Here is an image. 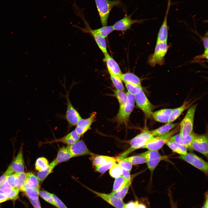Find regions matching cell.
I'll use <instances>...</instances> for the list:
<instances>
[{
  "label": "cell",
  "instance_id": "obj_1",
  "mask_svg": "<svg viewBox=\"0 0 208 208\" xmlns=\"http://www.w3.org/2000/svg\"><path fill=\"white\" fill-rule=\"evenodd\" d=\"M64 81V83L61 84L65 90L66 94L65 95L62 94L61 95L66 99L67 108L66 114L63 116L64 117L63 118L66 120L68 124V127L70 129L72 127L76 126L77 122L82 118L79 112L73 105L69 98L70 90L76 83L73 82L71 85L69 90L67 91L66 87L65 80Z\"/></svg>",
  "mask_w": 208,
  "mask_h": 208
},
{
  "label": "cell",
  "instance_id": "obj_2",
  "mask_svg": "<svg viewBox=\"0 0 208 208\" xmlns=\"http://www.w3.org/2000/svg\"><path fill=\"white\" fill-rule=\"evenodd\" d=\"M102 26H107L109 16L115 6L123 5L121 0H94Z\"/></svg>",
  "mask_w": 208,
  "mask_h": 208
},
{
  "label": "cell",
  "instance_id": "obj_3",
  "mask_svg": "<svg viewBox=\"0 0 208 208\" xmlns=\"http://www.w3.org/2000/svg\"><path fill=\"white\" fill-rule=\"evenodd\" d=\"M154 137L150 132L147 131L143 132L138 135L130 141V148L117 158V160L122 159L135 150L143 148L146 142Z\"/></svg>",
  "mask_w": 208,
  "mask_h": 208
},
{
  "label": "cell",
  "instance_id": "obj_4",
  "mask_svg": "<svg viewBox=\"0 0 208 208\" xmlns=\"http://www.w3.org/2000/svg\"><path fill=\"white\" fill-rule=\"evenodd\" d=\"M169 47L167 42L156 43L154 52L148 58V64L153 67L157 64L164 65L165 62V57Z\"/></svg>",
  "mask_w": 208,
  "mask_h": 208
},
{
  "label": "cell",
  "instance_id": "obj_5",
  "mask_svg": "<svg viewBox=\"0 0 208 208\" xmlns=\"http://www.w3.org/2000/svg\"><path fill=\"white\" fill-rule=\"evenodd\" d=\"M179 130V126L175 127L169 132L161 135L154 137L148 141L143 148L150 150L158 151L160 149L172 136Z\"/></svg>",
  "mask_w": 208,
  "mask_h": 208
},
{
  "label": "cell",
  "instance_id": "obj_6",
  "mask_svg": "<svg viewBox=\"0 0 208 208\" xmlns=\"http://www.w3.org/2000/svg\"><path fill=\"white\" fill-rule=\"evenodd\" d=\"M197 105H195L189 109L180 123L179 134L183 137H186L193 132L194 114Z\"/></svg>",
  "mask_w": 208,
  "mask_h": 208
},
{
  "label": "cell",
  "instance_id": "obj_7",
  "mask_svg": "<svg viewBox=\"0 0 208 208\" xmlns=\"http://www.w3.org/2000/svg\"><path fill=\"white\" fill-rule=\"evenodd\" d=\"M127 93V99L126 103L122 108L119 109L116 117V120L120 123H125L127 121L134 107L135 96L128 92Z\"/></svg>",
  "mask_w": 208,
  "mask_h": 208
},
{
  "label": "cell",
  "instance_id": "obj_8",
  "mask_svg": "<svg viewBox=\"0 0 208 208\" xmlns=\"http://www.w3.org/2000/svg\"><path fill=\"white\" fill-rule=\"evenodd\" d=\"M207 175L208 171V163L193 153L190 152L184 155L178 157Z\"/></svg>",
  "mask_w": 208,
  "mask_h": 208
},
{
  "label": "cell",
  "instance_id": "obj_9",
  "mask_svg": "<svg viewBox=\"0 0 208 208\" xmlns=\"http://www.w3.org/2000/svg\"><path fill=\"white\" fill-rule=\"evenodd\" d=\"M135 96L137 106L142 110L146 116L148 117H151L153 106L148 99L142 89Z\"/></svg>",
  "mask_w": 208,
  "mask_h": 208
},
{
  "label": "cell",
  "instance_id": "obj_10",
  "mask_svg": "<svg viewBox=\"0 0 208 208\" xmlns=\"http://www.w3.org/2000/svg\"><path fill=\"white\" fill-rule=\"evenodd\" d=\"M191 149L197 151L207 157V136L205 134H196L192 142Z\"/></svg>",
  "mask_w": 208,
  "mask_h": 208
},
{
  "label": "cell",
  "instance_id": "obj_11",
  "mask_svg": "<svg viewBox=\"0 0 208 208\" xmlns=\"http://www.w3.org/2000/svg\"><path fill=\"white\" fill-rule=\"evenodd\" d=\"M66 147L74 157L95 155L89 149L83 141L81 140H79L72 144L67 145Z\"/></svg>",
  "mask_w": 208,
  "mask_h": 208
},
{
  "label": "cell",
  "instance_id": "obj_12",
  "mask_svg": "<svg viewBox=\"0 0 208 208\" xmlns=\"http://www.w3.org/2000/svg\"><path fill=\"white\" fill-rule=\"evenodd\" d=\"M133 12L129 15L125 14L124 17L116 22L113 25L114 30L124 31L129 29L135 23H142L145 19H132L131 17Z\"/></svg>",
  "mask_w": 208,
  "mask_h": 208
},
{
  "label": "cell",
  "instance_id": "obj_13",
  "mask_svg": "<svg viewBox=\"0 0 208 208\" xmlns=\"http://www.w3.org/2000/svg\"><path fill=\"white\" fill-rule=\"evenodd\" d=\"M96 112H93L88 118H82L77 122L75 130L80 136L90 129L92 124L96 120Z\"/></svg>",
  "mask_w": 208,
  "mask_h": 208
},
{
  "label": "cell",
  "instance_id": "obj_14",
  "mask_svg": "<svg viewBox=\"0 0 208 208\" xmlns=\"http://www.w3.org/2000/svg\"><path fill=\"white\" fill-rule=\"evenodd\" d=\"M85 24V27L84 28L77 27L83 32L90 34L94 38L98 47L104 53L107 52V44L105 38L95 33L93 29L90 28L86 21L83 17H82Z\"/></svg>",
  "mask_w": 208,
  "mask_h": 208
},
{
  "label": "cell",
  "instance_id": "obj_15",
  "mask_svg": "<svg viewBox=\"0 0 208 208\" xmlns=\"http://www.w3.org/2000/svg\"><path fill=\"white\" fill-rule=\"evenodd\" d=\"M171 0H168L167 9L162 23L159 29L156 43L167 42L168 38V27L167 19L168 13L171 5Z\"/></svg>",
  "mask_w": 208,
  "mask_h": 208
},
{
  "label": "cell",
  "instance_id": "obj_16",
  "mask_svg": "<svg viewBox=\"0 0 208 208\" xmlns=\"http://www.w3.org/2000/svg\"><path fill=\"white\" fill-rule=\"evenodd\" d=\"M85 187L93 193L115 208H122L124 204L125 203L122 200L117 198L109 194L98 192L86 186Z\"/></svg>",
  "mask_w": 208,
  "mask_h": 208
},
{
  "label": "cell",
  "instance_id": "obj_17",
  "mask_svg": "<svg viewBox=\"0 0 208 208\" xmlns=\"http://www.w3.org/2000/svg\"><path fill=\"white\" fill-rule=\"evenodd\" d=\"M104 54V58L103 60L106 63L109 73L120 78L122 73L118 64L107 52Z\"/></svg>",
  "mask_w": 208,
  "mask_h": 208
},
{
  "label": "cell",
  "instance_id": "obj_18",
  "mask_svg": "<svg viewBox=\"0 0 208 208\" xmlns=\"http://www.w3.org/2000/svg\"><path fill=\"white\" fill-rule=\"evenodd\" d=\"M196 134L193 131L186 137H182L179 133L172 136L168 141L172 142L181 144L191 150V145L192 142Z\"/></svg>",
  "mask_w": 208,
  "mask_h": 208
},
{
  "label": "cell",
  "instance_id": "obj_19",
  "mask_svg": "<svg viewBox=\"0 0 208 208\" xmlns=\"http://www.w3.org/2000/svg\"><path fill=\"white\" fill-rule=\"evenodd\" d=\"M173 109H164L152 112L151 116L156 121L161 123H168Z\"/></svg>",
  "mask_w": 208,
  "mask_h": 208
},
{
  "label": "cell",
  "instance_id": "obj_20",
  "mask_svg": "<svg viewBox=\"0 0 208 208\" xmlns=\"http://www.w3.org/2000/svg\"><path fill=\"white\" fill-rule=\"evenodd\" d=\"M10 165L14 172H23L24 167L22 146L16 157Z\"/></svg>",
  "mask_w": 208,
  "mask_h": 208
},
{
  "label": "cell",
  "instance_id": "obj_21",
  "mask_svg": "<svg viewBox=\"0 0 208 208\" xmlns=\"http://www.w3.org/2000/svg\"><path fill=\"white\" fill-rule=\"evenodd\" d=\"M178 123H167L166 124L151 131L150 133L154 137H156L165 134L171 131L178 126Z\"/></svg>",
  "mask_w": 208,
  "mask_h": 208
},
{
  "label": "cell",
  "instance_id": "obj_22",
  "mask_svg": "<svg viewBox=\"0 0 208 208\" xmlns=\"http://www.w3.org/2000/svg\"><path fill=\"white\" fill-rule=\"evenodd\" d=\"M74 157L69 150L66 147L62 146L59 149L55 160L58 164L66 161Z\"/></svg>",
  "mask_w": 208,
  "mask_h": 208
},
{
  "label": "cell",
  "instance_id": "obj_23",
  "mask_svg": "<svg viewBox=\"0 0 208 208\" xmlns=\"http://www.w3.org/2000/svg\"><path fill=\"white\" fill-rule=\"evenodd\" d=\"M91 159L93 165L95 166L110 162H116V159L111 157L94 155Z\"/></svg>",
  "mask_w": 208,
  "mask_h": 208
},
{
  "label": "cell",
  "instance_id": "obj_24",
  "mask_svg": "<svg viewBox=\"0 0 208 208\" xmlns=\"http://www.w3.org/2000/svg\"><path fill=\"white\" fill-rule=\"evenodd\" d=\"M27 174L26 182L21 191L23 192L25 188L28 187L40 189V183L37 177L31 172H28Z\"/></svg>",
  "mask_w": 208,
  "mask_h": 208
},
{
  "label": "cell",
  "instance_id": "obj_25",
  "mask_svg": "<svg viewBox=\"0 0 208 208\" xmlns=\"http://www.w3.org/2000/svg\"><path fill=\"white\" fill-rule=\"evenodd\" d=\"M191 104L189 102L185 101L181 106L173 109L171 116L168 123H172Z\"/></svg>",
  "mask_w": 208,
  "mask_h": 208
},
{
  "label": "cell",
  "instance_id": "obj_26",
  "mask_svg": "<svg viewBox=\"0 0 208 208\" xmlns=\"http://www.w3.org/2000/svg\"><path fill=\"white\" fill-rule=\"evenodd\" d=\"M120 79L125 83L127 82L132 83L140 86H141L140 78L134 73L127 72L122 74Z\"/></svg>",
  "mask_w": 208,
  "mask_h": 208
},
{
  "label": "cell",
  "instance_id": "obj_27",
  "mask_svg": "<svg viewBox=\"0 0 208 208\" xmlns=\"http://www.w3.org/2000/svg\"><path fill=\"white\" fill-rule=\"evenodd\" d=\"M58 164L55 160H54L50 164L48 167L45 170L37 173V177L40 183H42L46 177L50 174L54 168Z\"/></svg>",
  "mask_w": 208,
  "mask_h": 208
},
{
  "label": "cell",
  "instance_id": "obj_28",
  "mask_svg": "<svg viewBox=\"0 0 208 208\" xmlns=\"http://www.w3.org/2000/svg\"><path fill=\"white\" fill-rule=\"evenodd\" d=\"M166 144L172 151L180 155H185L187 153L186 148L179 144L168 141Z\"/></svg>",
  "mask_w": 208,
  "mask_h": 208
},
{
  "label": "cell",
  "instance_id": "obj_29",
  "mask_svg": "<svg viewBox=\"0 0 208 208\" xmlns=\"http://www.w3.org/2000/svg\"><path fill=\"white\" fill-rule=\"evenodd\" d=\"M15 186L16 188L21 191L26 182L27 174L25 172H16Z\"/></svg>",
  "mask_w": 208,
  "mask_h": 208
},
{
  "label": "cell",
  "instance_id": "obj_30",
  "mask_svg": "<svg viewBox=\"0 0 208 208\" xmlns=\"http://www.w3.org/2000/svg\"><path fill=\"white\" fill-rule=\"evenodd\" d=\"M114 95L117 99L120 105L119 109L122 108L125 105L127 99V93L124 91L118 90H114Z\"/></svg>",
  "mask_w": 208,
  "mask_h": 208
},
{
  "label": "cell",
  "instance_id": "obj_31",
  "mask_svg": "<svg viewBox=\"0 0 208 208\" xmlns=\"http://www.w3.org/2000/svg\"><path fill=\"white\" fill-rule=\"evenodd\" d=\"M131 181L128 182L120 190L116 192H112L109 194L117 198L122 200L128 192L131 183Z\"/></svg>",
  "mask_w": 208,
  "mask_h": 208
},
{
  "label": "cell",
  "instance_id": "obj_32",
  "mask_svg": "<svg viewBox=\"0 0 208 208\" xmlns=\"http://www.w3.org/2000/svg\"><path fill=\"white\" fill-rule=\"evenodd\" d=\"M93 30L95 33L105 38L114 29L113 26L107 25Z\"/></svg>",
  "mask_w": 208,
  "mask_h": 208
},
{
  "label": "cell",
  "instance_id": "obj_33",
  "mask_svg": "<svg viewBox=\"0 0 208 208\" xmlns=\"http://www.w3.org/2000/svg\"><path fill=\"white\" fill-rule=\"evenodd\" d=\"M122 160L128 161L132 164H141L146 163L147 162L146 159L140 155L128 157H125Z\"/></svg>",
  "mask_w": 208,
  "mask_h": 208
},
{
  "label": "cell",
  "instance_id": "obj_34",
  "mask_svg": "<svg viewBox=\"0 0 208 208\" xmlns=\"http://www.w3.org/2000/svg\"><path fill=\"white\" fill-rule=\"evenodd\" d=\"M49 165L47 159L43 157H39L36 160L35 164V169L38 171L43 170L47 168Z\"/></svg>",
  "mask_w": 208,
  "mask_h": 208
},
{
  "label": "cell",
  "instance_id": "obj_35",
  "mask_svg": "<svg viewBox=\"0 0 208 208\" xmlns=\"http://www.w3.org/2000/svg\"><path fill=\"white\" fill-rule=\"evenodd\" d=\"M39 190L40 189L28 187L25 188L23 192L25 193L28 198L35 200L39 199Z\"/></svg>",
  "mask_w": 208,
  "mask_h": 208
},
{
  "label": "cell",
  "instance_id": "obj_36",
  "mask_svg": "<svg viewBox=\"0 0 208 208\" xmlns=\"http://www.w3.org/2000/svg\"><path fill=\"white\" fill-rule=\"evenodd\" d=\"M128 182H127L122 176H121L116 178L114 182L112 192H116L120 190Z\"/></svg>",
  "mask_w": 208,
  "mask_h": 208
},
{
  "label": "cell",
  "instance_id": "obj_37",
  "mask_svg": "<svg viewBox=\"0 0 208 208\" xmlns=\"http://www.w3.org/2000/svg\"><path fill=\"white\" fill-rule=\"evenodd\" d=\"M109 73L112 81L116 90L124 91L125 88L121 79L118 76Z\"/></svg>",
  "mask_w": 208,
  "mask_h": 208
},
{
  "label": "cell",
  "instance_id": "obj_38",
  "mask_svg": "<svg viewBox=\"0 0 208 208\" xmlns=\"http://www.w3.org/2000/svg\"><path fill=\"white\" fill-rule=\"evenodd\" d=\"M165 158V157L161 156L157 158L147 160L146 162L148 168L151 173L154 171L160 161Z\"/></svg>",
  "mask_w": 208,
  "mask_h": 208
},
{
  "label": "cell",
  "instance_id": "obj_39",
  "mask_svg": "<svg viewBox=\"0 0 208 208\" xmlns=\"http://www.w3.org/2000/svg\"><path fill=\"white\" fill-rule=\"evenodd\" d=\"M109 173L111 177L116 178L121 176L122 169L118 164L115 163L110 168Z\"/></svg>",
  "mask_w": 208,
  "mask_h": 208
},
{
  "label": "cell",
  "instance_id": "obj_40",
  "mask_svg": "<svg viewBox=\"0 0 208 208\" xmlns=\"http://www.w3.org/2000/svg\"><path fill=\"white\" fill-rule=\"evenodd\" d=\"M39 196L48 203L56 207L50 193L44 190H40Z\"/></svg>",
  "mask_w": 208,
  "mask_h": 208
},
{
  "label": "cell",
  "instance_id": "obj_41",
  "mask_svg": "<svg viewBox=\"0 0 208 208\" xmlns=\"http://www.w3.org/2000/svg\"><path fill=\"white\" fill-rule=\"evenodd\" d=\"M60 142L69 145L72 144L75 142L73 138L70 133H69L63 137L57 139H55L48 143H50L55 142Z\"/></svg>",
  "mask_w": 208,
  "mask_h": 208
},
{
  "label": "cell",
  "instance_id": "obj_42",
  "mask_svg": "<svg viewBox=\"0 0 208 208\" xmlns=\"http://www.w3.org/2000/svg\"><path fill=\"white\" fill-rule=\"evenodd\" d=\"M147 160L158 158L161 156L158 151L150 150L142 153L140 154Z\"/></svg>",
  "mask_w": 208,
  "mask_h": 208
},
{
  "label": "cell",
  "instance_id": "obj_43",
  "mask_svg": "<svg viewBox=\"0 0 208 208\" xmlns=\"http://www.w3.org/2000/svg\"><path fill=\"white\" fill-rule=\"evenodd\" d=\"M126 87L128 92L134 95L138 93L142 89L141 86L127 82H125Z\"/></svg>",
  "mask_w": 208,
  "mask_h": 208
},
{
  "label": "cell",
  "instance_id": "obj_44",
  "mask_svg": "<svg viewBox=\"0 0 208 208\" xmlns=\"http://www.w3.org/2000/svg\"><path fill=\"white\" fill-rule=\"evenodd\" d=\"M122 208H147L144 204L138 201H131L127 203H124Z\"/></svg>",
  "mask_w": 208,
  "mask_h": 208
},
{
  "label": "cell",
  "instance_id": "obj_45",
  "mask_svg": "<svg viewBox=\"0 0 208 208\" xmlns=\"http://www.w3.org/2000/svg\"><path fill=\"white\" fill-rule=\"evenodd\" d=\"M116 162H110L95 166V170L101 173H104L109 169Z\"/></svg>",
  "mask_w": 208,
  "mask_h": 208
},
{
  "label": "cell",
  "instance_id": "obj_46",
  "mask_svg": "<svg viewBox=\"0 0 208 208\" xmlns=\"http://www.w3.org/2000/svg\"><path fill=\"white\" fill-rule=\"evenodd\" d=\"M57 208H68L63 202L55 194L51 193Z\"/></svg>",
  "mask_w": 208,
  "mask_h": 208
},
{
  "label": "cell",
  "instance_id": "obj_47",
  "mask_svg": "<svg viewBox=\"0 0 208 208\" xmlns=\"http://www.w3.org/2000/svg\"><path fill=\"white\" fill-rule=\"evenodd\" d=\"M117 161H118V164L122 168L127 170L129 171L131 170L132 168V165L130 163L122 159L118 160Z\"/></svg>",
  "mask_w": 208,
  "mask_h": 208
},
{
  "label": "cell",
  "instance_id": "obj_48",
  "mask_svg": "<svg viewBox=\"0 0 208 208\" xmlns=\"http://www.w3.org/2000/svg\"><path fill=\"white\" fill-rule=\"evenodd\" d=\"M19 190L16 188H12L10 193L7 195L9 200H16L18 197Z\"/></svg>",
  "mask_w": 208,
  "mask_h": 208
},
{
  "label": "cell",
  "instance_id": "obj_49",
  "mask_svg": "<svg viewBox=\"0 0 208 208\" xmlns=\"http://www.w3.org/2000/svg\"><path fill=\"white\" fill-rule=\"evenodd\" d=\"M16 176L15 174H13L7 177V181L13 188H16L15 186Z\"/></svg>",
  "mask_w": 208,
  "mask_h": 208
},
{
  "label": "cell",
  "instance_id": "obj_50",
  "mask_svg": "<svg viewBox=\"0 0 208 208\" xmlns=\"http://www.w3.org/2000/svg\"><path fill=\"white\" fill-rule=\"evenodd\" d=\"M122 177L128 182L132 181V178L130 174V171L127 170L122 169Z\"/></svg>",
  "mask_w": 208,
  "mask_h": 208
},
{
  "label": "cell",
  "instance_id": "obj_51",
  "mask_svg": "<svg viewBox=\"0 0 208 208\" xmlns=\"http://www.w3.org/2000/svg\"><path fill=\"white\" fill-rule=\"evenodd\" d=\"M30 202L34 208H42L39 199L33 200L28 198Z\"/></svg>",
  "mask_w": 208,
  "mask_h": 208
},
{
  "label": "cell",
  "instance_id": "obj_52",
  "mask_svg": "<svg viewBox=\"0 0 208 208\" xmlns=\"http://www.w3.org/2000/svg\"><path fill=\"white\" fill-rule=\"evenodd\" d=\"M208 50H204L203 53L201 55L197 56L195 59L196 60H200L201 59H208Z\"/></svg>",
  "mask_w": 208,
  "mask_h": 208
},
{
  "label": "cell",
  "instance_id": "obj_53",
  "mask_svg": "<svg viewBox=\"0 0 208 208\" xmlns=\"http://www.w3.org/2000/svg\"><path fill=\"white\" fill-rule=\"evenodd\" d=\"M8 176L5 173L0 177V189L7 181V178Z\"/></svg>",
  "mask_w": 208,
  "mask_h": 208
},
{
  "label": "cell",
  "instance_id": "obj_54",
  "mask_svg": "<svg viewBox=\"0 0 208 208\" xmlns=\"http://www.w3.org/2000/svg\"><path fill=\"white\" fill-rule=\"evenodd\" d=\"M204 50H208V32H207L204 37L202 38Z\"/></svg>",
  "mask_w": 208,
  "mask_h": 208
},
{
  "label": "cell",
  "instance_id": "obj_55",
  "mask_svg": "<svg viewBox=\"0 0 208 208\" xmlns=\"http://www.w3.org/2000/svg\"><path fill=\"white\" fill-rule=\"evenodd\" d=\"M9 200L7 196L5 194L0 192V203Z\"/></svg>",
  "mask_w": 208,
  "mask_h": 208
},
{
  "label": "cell",
  "instance_id": "obj_56",
  "mask_svg": "<svg viewBox=\"0 0 208 208\" xmlns=\"http://www.w3.org/2000/svg\"><path fill=\"white\" fill-rule=\"evenodd\" d=\"M169 197L171 208H177V203L174 201L171 196H169Z\"/></svg>",
  "mask_w": 208,
  "mask_h": 208
},
{
  "label": "cell",
  "instance_id": "obj_57",
  "mask_svg": "<svg viewBox=\"0 0 208 208\" xmlns=\"http://www.w3.org/2000/svg\"><path fill=\"white\" fill-rule=\"evenodd\" d=\"M205 203L203 205L202 208H208V194L207 192V194L205 196Z\"/></svg>",
  "mask_w": 208,
  "mask_h": 208
}]
</instances>
